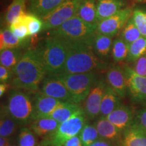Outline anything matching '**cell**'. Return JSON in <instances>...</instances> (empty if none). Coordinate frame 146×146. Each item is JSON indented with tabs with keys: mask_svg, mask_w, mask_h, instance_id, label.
Instances as JSON below:
<instances>
[{
	"mask_svg": "<svg viewBox=\"0 0 146 146\" xmlns=\"http://www.w3.org/2000/svg\"><path fill=\"white\" fill-rule=\"evenodd\" d=\"M29 92L23 89L13 88L8 96L7 108L20 125L31 124L35 120L34 98Z\"/></svg>",
	"mask_w": 146,
	"mask_h": 146,
	"instance_id": "cell-5",
	"label": "cell"
},
{
	"mask_svg": "<svg viewBox=\"0 0 146 146\" xmlns=\"http://www.w3.org/2000/svg\"><path fill=\"white\" fill-rule=\"evenodd\" d=\"M94 36L81 40L64 39L67 58L62 73L79 74L96 72L108 68L106 62L100 60L93 50Z\"/></svg>",
	"mask_w": 146,
	"mask_h": 146,
	"instance_id": "cell-1",
	"label": "cell"
},
{
	"mask_svg": "<svg viewBox=\"0 0 146 146\" xmlns=\"http://www.w3.org/2000/svg\"><path fill=\"white\" fill-rule=\"evenodd\" d=\"M25 18L29 30V36L35 35L43 31V23L41 18L31 13L25 14Z\"/></svg>",
	"mask_w": 146,
	"mask_h": 146,
	"instance_id": "cell-35",
	"label": "cell"
},
{
	"mask_svg": "<svg viewBox=\"0 0 146 146\" xmlns=\"http://www.w3.org/2000/svg\"><path fill=\"white\" fill-rule=\"evenodd\" d=\"M82 1L83 0H66L43 17V32L57 29L75 16Z\"/></svg>",
	"mask_w": 146,
	"mask_h": 146,
	"instance_id": "cell-8",
	"label": "cell"
},
{
	"mask_svg": "<svg viewBox=\"0 0 146 146\" xmlns=\"http://www.w3.org/2000/svg\"><path fill=\"white\" fill-rule=\"evenodd\" d=\"M145 105H146V104H145Z\"/></svg>",
	"mask_w": 146,
	"mask_h": 146,
	"instance_id": "cell-46",
	"label": "cell"
},
{
	"mask_svg": "<svg viewBox=\"0 0 146 146\" xmlns=\"http://www.w3.org/2000/svg\"><path fill=\"white\" fill-rule=\"evenodd\" d=\"M133 69L139 75L146 76V54L135 62Z\"/></svg>",
	"mask_w": 146,
	"mask_h": 146,
	"instance_id": "cell-37",
	"label": "cell"
},
{
	"mask_svg": "<svg viewBox=\"0 0 146 146\" xmlns=\"http://www.w3.org/2000/svg\"><path fill=\"white\" fill-rule=\"evenodd\" d=\"M122 146H146V130L134 123L123 132Z\"/></svg>",
	"mask_w": 146,
	"mask_h": 146,
	"instance_id": "cell-17",
	"label": "cell"
},
{
	"mask_svg": "<svg viewBox=\"0 0 146 146\" xmlns=\"http://www.w3.org/2000/svg\"><path fill=\"white\" fill-rule=\"evenodd\" d=\"M29 44V39L21 40L14 35L10 28L1 29L0 33V50L15 47H25Z\"/></svg>",
	"mask_w": 146,
	"mask_h": 146,
	"instance_id": "cell-25",
	"label": "cell"
},
{
	"mask_svg": "<svg viewBox=\"0 0 146 146\" xmlns=\"http://www.w3.org/2000/svg\"><path fill=\"white\" fill-rule=\"evenodd\" d=\"M63 146H83V143L80 138L79 135L73 137L68 139Z\"/></svg>",
	"mask_w": 146,
	"mask_h": 146,
	"instance_id": "cell-40",
	"label": "cell"
},
{
	"mask_svg": "<svg viewBox=\"0 0 146 146\" xmlns=\"http://www.w3.org/2000/svg\"><path fill=\"white\" fill-rule=\"evenodd\" d=\"M107 86L104 78H99L85 100L83 109L88 119H94L100 116L102 101Z\"/></svg>",
	"mask_w": 146,
	"mask_h": 146,
	"instance_id": "cell-10",
	"label": "cell"
},
{
	"mask_svg": "<svg viewBox=\"0 0 146 146\" xmlns=\"http://www.w3.org/2000/svg\"><path fill=\"white\" fill-rule=\"evenodd\" d=\"M135 1H136V0H135Z\"/></svg>",
	"mask_w": 146,
	"mask_h": 146,
	"instance_id": "cell-45",
	"label": "cell"
},
{
	"mask_svg": "<svg viewBox=\"0 0 146 146\" xmlns=\"http://www.w3.org/2000/svg\"><path fill=\"white\" fill-rule=\"evenodd\" d=\"M121 104V98L108 85L100 107V117H106Z\"/></svg>",
	"mask_w": 146,
	"mask_h": 146,
	"instance_id": "cell-23",
	"label": "cell"
},
{
	"mask_svg": "<svg viewBox=\"0 0 146 146\" xmlns=\"http://www.w3.org/2000/svg\"><path fill=\"white\" fill-rule=\"evenodd\" d=\"M25 14H24L21 17L17 18L9 26V28L14 35L23 41L28 39L29 36V30L26 22H25Z\"/></svg>",
	"mask_w": 146,
	"mask_h": 146,
	"instance_id": "cell-33",
	"label": "cell"
},
{
	"mask_svg": "<svg viewBox=\"0 0 146 146\" xmlns=\"http://www.w3.org/2000/svg\"><path fill=\"white\" fill-rule=\"evenodd\" d=\"M13 70L9 69L3 66H0V81L1 83H8L11 81L13 77Z\"/></svg>",
	"mask_w": 146,
	"mask_h": 146,
	"instance_id": "cell-39",
	"label": "cell"
},
{
	"mask_svg": "<svg viewBox=\"0 0 146 146\" xmlns=\"http://www.w3.org/2000/svg\"><path fill=\"white\" fill-rule=\"evenodd\" d=\"M40 92L51 98L74 103V100L68 88L62 81L55 76H46L42 82Z\"/></svg>",
	"mask_w": 146,
	"mask_h": 146,
	"instance_id": "cell-12",
	"label": "cell"
},
{
	"mask_svg": "<svg viewBox=\"0 0 146 146\" xmlns=\"http://www.w3.org/2000/svg\"><path fill=\"white\" fill-rule=\"evenodd\" d=\"M13 77L10 81L12 88L37 92L47 72L41 54L36 47L26 50L13 70Z\"/></svg>",
	"mask_w": 146,
	"mask_h": 146,
	"instance_id": "cell-2",
	"label": "cell"
},
{
	"mask_svg": "<svg viewBox=\"0 0 146 146\" xmlns=\"http://www.w3.org/2000/svg\"><path fill=\"white\" fill-rule=\"evenodd\" d=\"M81 108H82L77 104L64 102L62 104L55 110L50 117L54 118L60 124L70 118Z\"/></svg>",
	"mask_w": 146,
	"mask_h": 146,
	"instance_id": "cell-27",
	"label": "cell"
},
{
	"mask_svg": "<svg viewBox=\"0 0 146 146\" xmlns=\"http://www.w3.org/2000/svg\"><path fill=\"white\" fill-rule=\"evenodd\" d=\"M129 47V45L126 43L120 36L113 41L111 56L114 62H121L127 60Z\"/></svg>",
	"mask_w": 146,
	"mask_h": 146,
	"instance_id": "cell-30",
	"label": "cell"
},
{
	"mask_svg": "<svg viewBox=\"0 0 146 146\" xmlns=\"http://www.w3.org/2000/svg\"><path fill=\"white\" fill-rule=\"evenodd\" d=\"M95 126L100 138L112 142L118 146H122L123 132L106 118L100 117Z\"/></svg>",
	"mask_w": 146,
	"mask_h": 146,
	"instance_id": "cell-16",
	"label": "cell"
},
{
	"mask_svg": "<svg viewBox=\"0 0 146 146\" xmlns=\"http://www.w3.org/2000/svg\"><path fill=\"white\" fill-rule=\"evenodd\" d=\"M37 47L47 75L55 76L63 72L67 58V47L64 39L49 36Z\"/></svg>",
	"mask_w": 146,
	"mask_h": 146,
	"instance_id": "cell-3",
	"label": "cell"
},
{
	"mask_svg": "<svg viewBox=\"0 0 146 146\" xmlns=\"http://www.w3.org/2000/svg\"><path fill=\"white\" fill-rule=\"evenodd\" d=\"M89 146H118L112 142L100 138Z\"/></svg>",
	"mask_w": 146,
	"mask_h": 146,
	"instance_id": "cell-41",
	"label": "cell"
},
{
	"mask_svg": "<svg viewBox=\"0 0 146 146\" xmlns=\"http://www.w3.org/2000/svg\"><path fill=\"white\" fill-rule=\"evenodd\" d=\"M11 138L0 137V146H10Z\"/></svg>",
	"mask_w": 146,
	"mask_h": 146,
	"instance_id": "cell-42",
	"label": "cell"
},
{
	"mask_svg": "<svg viewBox=\"0 0 146 146\" xmlns=\"http://www.w3.org/2000/svg\"><path fill=\"white\" fill-rule=\"evenodd\" d=\"M106 81L121 98H125L128 92L127 81L124 68L114 65L108 69L106 74Z\"/></svg>",
	"mask_w": 146,
	"mask_h": 146,
	"instance_id": "cell-13",
	"label": "cell"
},
{
	"mask_svg": "<svg viewBox=\"0 0 146 146\" xmlns=\"http://www.w3.org/2000/svg\"><path fill=\"white\" fill-rule=\"evenodd\" d=\"M23 47L8 48L0 52L1 65L13 70L26 51Z\"/></svg>",
	"mask_w": 146,
	"mask_h": 146,
	"instance_id": "cell-24",
	"label": "cell"
},
{
	"mask_svg": "<svg viewBox=\"0 0 146 146\" xmlns=\"http://www.w3.org/2000/svg\"><path fill=\"white\" fill-rule=\"evenodd\" d=\"M127 81L128 92L131 99L137 104H146V76L135 72L132 67L124 66Z\"/></svg>",
	"mask_w": 146,
	"mask_h": 146,
	"instance_id": "cell-11",
	"label": "cell"
},
{
	"mask_svg": "<svg viewBox=\"0 0 146 146\" xmlns=\"http://www.w3.org/2000/svg\"><path fill=\"white\" fill-rule=\"evenodd\" d=\"M27 0H12L7 9L5 21L9 26L17 18L25 14Z\"/></svg>",
	"mask_w": 146,
	"mask_h": 146,
	"instance_id": "cell-28",
	"label": "cell"
},
{
	"mask_svg": "<svg viewBox=\"0 0 146 146\" xmlns=\"http://www.w3.org/2000/svg\"><path fill=\"white\" fill-rule=\"evenodd\" d=\"M138 2H141V3H146V0H136Z\"/></svg>",
	"mask_w": 146,
	"mask_h": 146,
	"instance_id": "cell-44",
	"label": "cell"
},
{
	"mask_svg": "<svg viewBox=\"0 0 146 146\" xmlns=\"http://www.w3.org/2000/svg\"><path fill=\"white\" fill-rule=\"evenodd\" d=\"M106 118L123 132L134 123L135 114L130 107L121 104Z\"/></svg>",
	"mask_w": 146,
	"mask_h": 146,
	"instance_id": "cell-15",
	"label": "cell"
},
{
	"mask_svg": "<svg viewBox=\"0 0 146 146\" xmlns=\"http://www.w3.org/2000/svg\"><path fill=\"white\" fill-rule=\"evenodd\" d=\"M36 135L31 128L23 127L20 129L18 135L19 146H36L38 143Z\"/></svg>",
	"mask_w": 146,
	"mask_h": 146,
	"instance_id": "cell-32",
	"label": "cell"
},
{
	"mask_svg": "<svg viewBox=\"0 0 146 146\" xmlns=\"http://www.w3.org/2000/svg\"><path fill=\"white\" fill-rule=\"evenodd\" d=\"M76 15L87 23L92 25L99 23L97 18L96 0H83Z\"/></svg>",
	"mask_w": 146,
	"mask_h": 146,
	"instance_id": "cell-26",
	"label": "cell"
},
{
	"mask_svg": "<svg viewBox=\"0 0 146 146\" xmlns=\"http://www.w3.org/2000/svg\"><path fill=\"white\" fill-rule=\"evenodd\" d=\"M66 0H29V13L43 18Z\"/></svg>",
	"mask_w": 146,
	"mask_h": 146,
	"instance_id": "cell-19",
	"label": "cell"
},
{
	"mask_svg": "<svg viewBox=\"0 0 146 146\" xmlns=\"http://www.w3.org/2000/svg\"><path fill=\"white\" fill-rule=\"evenodd\" d=\"M88 119L83 108L74 113L70 118L60 123L50 135L43 138L37 146H63L73 137L79 135Z\"/></svg>",
	"mask_w": 146,
	"mask_h": 146,
	"instance_id": "cell-4",
	"label": "cell"
},
{
	"mask_svg": "<svg viewBox=\"0 0 146 146\" xmlns=\"http://www.w3.org/2000/svg\"><path fill=\"white\" fill-rule=\"evenodd\" d=\"M19 124L9 112L6 105L1 106L0 114V135L11 138L17 131Z\"/></svg>",
	"mask_w": 146,
	"mask_h": 146,
	"instance_id": "cell-22",
	"label": "cell"
},
{
	"mask_svg": "<svg viewBox=\"0 0 146 146\" xmlns=\"http://www.w3.org/2000/svg\"><path fill=\"white\" fill-rule=\"evenodd\" d=\"M98 25L85 23L76 14L57 29L52 30L49 35L68 40L88 39L96 34Z\"/></svg>",
	"mask_w": 146,
	"mask_h": 146,
	"instance_id": "cell-7",
	"label": "cell"
},
{
	"mask_svg": "<svg viewBox=\"0 0 146 146\" xmlns=\"http://www.w3.org/2000/svg\"><path fill=\"white\" fill-rule=\"evenodd\" d=\"M124 0H96L97 18L98 22L110 17L125 8Z\"/></svg>",
	"mask_w": 146,
	"mask_h": 146,
	"instance_id": "cell-18",
	"label": "cell"
},
{
	"mask_svg": "<svg viewBox=\"0 0 146 146\" xmlns=\"http://www.w3.org/2000/svg\"><path fill=\"white\" fill-rule=\"evenodd\" d=\"M146 54V37L142 36L139 39L129 45L127 58V62H135Z\"/></svg>",
	"mask_w": 146,
	"mask_h": 146,
	"instance_id": "cell-29",
	"label": "cell"
},
{
	"mask_svg": "<svg viewBox=\"0 0 146 146\" xmlns=\"http://www.w3.org/2000/svg\"><path fill=\"white\" fill-rule=\"evenodd\" d=\"M132 18L141 35L146 37V8L133 9Z\"/></svg>",
	"mask_w": 146,
	"mask_h": 146,
	"instance_id": "cell-36",
	"label": "cell"
},
{
	"mask_svg": "<svg viewBox=\"0 0 146 146\" xmlns=\"http://www.w3.org/2000/svg\"><path fill=\"white\" fill-rule=\"evenodd\" d=\"M141 33L133 21L132 16L127 21L125 27H123L120 33V37L126 43L130 45L131 43L141 37Z\"/></svg>",
	"mask_w": 146,
	"mask_h": 146,
	"instance_id": "cell-31",
	"label": "cell"
},
{
	"mask_svg": "<svg viewBox=\"0 0 146 146\" xmlns=\"http://www.w3.org/2000/svg\"><path fill=\"white\" fill-rule=\"evenodd\" d=\"M134 123L146 130V108L136 111L135 113Z\"/></svg>",
	"mask_w": 146,
	"mask_h": 146,
	"instance_id": "cell-38",
	"label": "cell"
},
{
	"mask_svg": "<svg viewBox=\"0 0 146 146\" xmlns=\"http://www.w3.org/2000/svg\"><path fill=\"white\" fill-rule=\"evenodd\" d=\"M31 129L38 137L45 138L56 130L60 123L51 117L38 118L30 124Z\"/></svg>",
	"mask_w": 146,
	"mask_h": 146,
	"instance_id": "cell-21",
	"label": "cell"
},
{
	"mask_svg": "<svg viewBox=\"0 0 146 146\" xmlns=\"http://www.w3.org/2000/svg\"><path fill=\"white\" fill-rule=\"evenodd\" d=\"M55 76L64 83L72 97L74 103L80 104L85 101L99 76L96 72L79 74L60 73Z\"/></svg>",
	"mask_w": 146,
	"mask_h": 146,
	"instance_id": "cell-6",
	"label": "cell"
},
{
	"mask_svg": "<svg viewBox=\"0 0 146 146\" xmlns=\"http://www.w3.org/2000/svg\"><path fill=\"white\" fill-rule=\"evenodd\" d=\"M113 36L96 33L93 41V50L95 54L103 61L106 62L112 53Z\"/></svg>",
	"mask_w": 146,
	"mask_h": 146,
	"instance_id": "cell-20",
	"label": "cell"
},
{
	"mask_svg": "<svg viewBox=\"0 0 146 146\" xmlns=\"http://www.w3.org/2000/svg\"><path fill=\"white\" fill-rule=\"evenodd\" d=\"M35 102V120L38 118L50 117L57 108L64 103V101L51 98L36 92L34 97Z\"/></svg>",
	"mask_w": 146,
	"mask_h": 146,
	"instance_id": "cell-14",
	"label": "cell"
},
{
	"mask_svg": "<svg viewBox=\"0 0 146 146\" xmlns=\"http://www.w3.org/2000/svg\"><path fill=\"white\" fill-rule=\"evenodd\" d=\"M79 137L83 146L90 145L100 138L96 126L90 125L89 124H86L84 126L81 133H79Z\"/></svg>",
	"mask_w": 146,
	"mask_h": 146,
	"instance_id": "cell-34",
	"label": "cell"
},
{
	"mask_svg": "<svg viewBox=\"0 0 146 146\" xmlns=\"http://www.w3.org/2000/svg\"><path fill=\"white\" fill-rule=\"evenodd\" d=\"M8 88V85L6 83H1L0 84V97H3Z\"/></svg>",
	"mask_w": 146,
	"mask_h": 146,
	"instance_id": "cell-43",
	"label": "cell"
},
{
	"mask_svg": "<svg viewBox=\"0 0 146 146\" xmlns=\"http://www.w3.org/2000/svg\"><path fill=\"white\" fill-rule=\"evenodd\" d=\"M133 9L127 7L122 9L110 17L99 22L97 29L98 33L114 36L122 29L133 15Z\"/></svg>",
	"mask_w": 146,
	"mask_h": 146,
	"instance_id": "cell-9",
	"label": "cell"
}]
</instances>
